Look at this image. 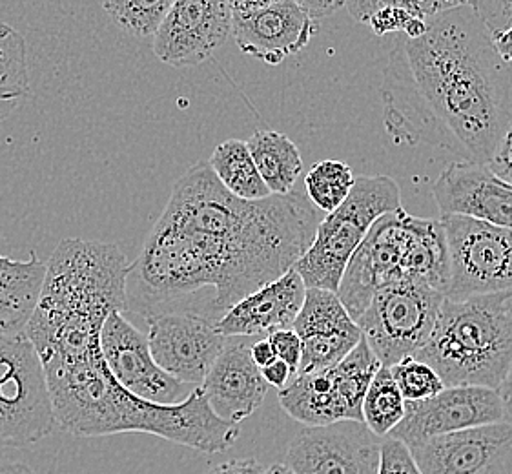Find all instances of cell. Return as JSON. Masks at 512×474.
I'll return each mask as SVG.
<instances>
[{"label": "cell", "mask_w": 512, "mask_h": 474, "mask_svg": "<svg viewBox=\"0 0 512 474\" xmlns=\"http://www.w3.org/2000/svg\"><path fill=\"white\" fill-rule=\"evenodd\" d=\"M323 219L307 196L290 192L245 201L232 196L208 161L175 181L126 281L128 310L144 318L203 289L216 290L210 320L276 281L305 254Z\"/></svg>", "instance_id": "1"}, {"label": "cell", "mask_w": 512, "mask_h": 474, "mask_svg": "<svg viewBox=\"0 0 512 474\" xmlns=\"http://www.w3.org/2000/svg\"><path fill=\"white\" fill-rule=\"evenodd\" d=\"M381 97L392 141L487 165L512 124V62L465 4L429 17L418 39L394 41Z\"/></svg>", "instance_id": "2"}, {"label": "cell", "mask_w": 512, "mask_h": 474, "mask_svg": "<svg viewBox=\"0 0 512 474\" xmlns=\"http://www.w3.org/2000/svg\"><path fill=\"white\" fill-rule=\"evenodd\" d=\"M55 423L84 438L119 433L155 434L201 453H225L239 438V425L217 418L205 392L195 387L185 402L161 405L126 391L108 371L101 345L42 360Z\"/></svg>", "instance_id": "3"}, {"label": "cell", "mask_w": 512, "mask_h": 474, "mask_svg": "<svg viewBox=\"0 0 512 474\" xmlns=\"http://www.w3.org/2000/svg\"><path fill=\"white\" fill-rule=\"evenodd\" d=\"M128 274L130 263L117 245L62 239L24 329L41 361L99 347L106 318L128 310Z\"/></svg>", "instance_id": "4"}, {"label": "cell", "mask_w": 512, "mask_h": 474, "mask_svg": "<svg viewBox=\"0 0 512 474\" xmlns=\"http://www.w3.org/2000/svg\"><path fill=\"white\" fill-rule=\"evenodd\" d=\"M511 298L443 299L431 336L414 358L431 365L445 387L496 391L512 365Z\"/></svg>", "instance_id": "5"}, {"label": "cell", "mask_w": 512, "mask_h": 474, "mask_svg": "<svg viewBox=\"0 0 512 474\" xmlns=\"http://www.w3.org/2000/svg\"><path fill=\"white\" fill-rule=\"evenodd\" d=\"M401 208L400 186L387 176L354 179L349 197L319 221L316 236L294 270L307 289L338 292L339 281L379 217Z\"/></svg>", "instance_id": "6"}, {"label": "cell", "mask_w": 512, "mask_h": 474, "mask_svg": "<svg viewBox=\"0 0 512 474\" xmlns=\"http://www.w3.org/2000/svg\"><path fill=\"white\" fill-rule=\"evenodd\" d=\"M41 358L24 332L0 338V451L37 444L55 429Z\"/></svg>", "instance_id": "7"}, {"label": "cell", "mask_w": 512, "mask_h": 474, "mask_svg": "<svg viewBox=\"0 0 512 474\" xmlns=\"http://www.w3.org/2000/svg\"><path fill=\"white\" fill-rule=\"evenodd\" d=\"M381 369L376 354L361 338L356 349L338 365L321 371L299 372L279 391L285 413L305 427L363 422V398Z\"/></svg>", "instance_id": "8"}, {"label": "cell", "mask_w": 512, "mask_h": 474, "mask_svg": "<svg viewBox=\"0 0 512 474\" xmlns=\"http://www.w3.org/2000/svg\"><path fill=\"white\" fill-rule=\"evenodd\" d=\"M445 296L418 281H396L378 290L359 316L363 340L381 367L414 358L427 343Z\"/></svg>", "instance_id": "9"}, {"label": "cell", "mask_w": 512, "mask_h": 474, "mask_svg": "<svg viewBox=\"0 0 512 474\" xmlns=\"http://www.w3.org/2000/svg\"><path fill=\"white\" fill-rule=\"evenodd\" d=\"M449 250L451 301L511 294L512 230L469 216H441Z\"/></svg>", "instance_id": "10"}, {"label": "cell", "mask_w": 512, "mask_h": 474, "mask_svg": "<svg viewBox=\"0 0 512 474\" xmlns=\"http://www.w3.org/2000/svg\"><path fill=\"white\" fill-rule=\"evenodd\" d=\"M405 216L407 212L398 208L379 217L343 272L336 294L354 321L378 290L405 279Z\"/></svg>", "instance_id": "11"}, {"label": "cell", "mask_w": 512, "mask_h": 474, "mask_svg": "<svg viewBox=\"0 0 512 474\" xmlns=\"http://www.w3.org/2000/svg\"><path fill=\"white\" fill-rule=\"evenodd\" d=\"M496 422H503L498 392L471 385L445 387L427 400L407 402L403 420L387 438L412 449L436 436Z\"/></svg>", "instance_id": "12"}, {"label": "cell", "mask_w": 512, "mask_h": 474, "mask_svg": "<svg viewBox=\"0 0 512 474\" xmlns=\"http://www.w3.org/2000/svg\"><path fill=\"white\" fill-rule=\"evenodd\" d=\"M146 321L155 363L185 385H201L225 349L214 321L194 312H164Z\"/></svg>", "instance_id": "13"}, {"label": "cell", "mask_w": 512, "mask_h": 474, "mask_svg": "<svg viewBox=\"0 0 512 474\" xmlns=\"http://www.w3.org/2000/svg\"><path fill=\"white\" fill-rule=\"evenodd\" d=\"M381 442L363 422L307 427L288 447L287 465L296 474H378Z\"/></svg>", "instance_id": "14"}, {"label": "cell", "mask_w": 512, "mask_h": 474, "mask_svg": "<svg viewBox=\"0 0 512 474\" xmlns=\"http://www.w3.org/2000/svg\"><path fill=\"white\" fill-rule=\"evenodd\" d=\"M113 312L101 329V352L108 371L126 391L146 402L177 405L192 391L155 363L148 338L123 316Z\"/></svg>", "instance_id": "15"}, {"label": "cell", "mask_w": 512, "mask_h": 474, "mask_svg": "<svg viewBox=\"0 0 512 474\" xmlns=\"http://www.w3.org/2000/svg\"><path fill=\"white\" fill-rule=\"evenodd\" d=\"M232 37V11L226 0H175L154 33V53L174 68L208 61Z\"/></svg>", "instance_id": "16"}, {"label": "cell", "mask_w": 512, "mask_h": 474, "mask_svg": "<svg viewBox=\"0 0 512 474\" xmlns=\"http://www.w3.org/2000/svg\"><path fill=\"white\" fill-rule=\"evenodd\" d=\"M421 474H512V425L489 423L409 449Z\"/></svg>", "instance_id": "17"}, {"label": "cell", "mask_w": 512, "mask_h": 474, "mask_svg": "<svg viewBox=\"0 0 512 474\" xmlns=\"http://www.w3.org/2000/svg\"><path fill=\"white\" fill-rule=\"evenodd\" d=\"M292 329L303 343L297 374L338 365L363 338L338 294L323 289H307Z\"/></svg>", "instance_id": "18"}, {"label": "cell", "mask_w": 512, "mask_h": 474, "mask_svg": "<svg viewBox=\"0 0 512 474\" xmlns=\"http://www.w3.org/2000/svg\"><path fill=\"white\" fill-rule=\"evenodd\" d=\"M432 196L441 216H469L512 230V185L487 165L452 163L432 183Z\"/></svg>", "instance_id": "19"}, {"label": "cell", "mask_w": 512, "mask_h": 474, "mask_svg": "<svg viewBox=\"0 0 512 474\" xmlns=\"http://www.w3.org/2000/svg\"><path fill=\"white\" fill-rule=\"evenodd\" d=\"M254 340L226 338L225 349L199 385L210 409L225 422L239 425L265 402L268 383L250 354Z\"/></svg>", "instance_id": "20"}, {"label": "cell", "mask_w": 512, "mask_h": 474, "mask_svg": "<svg viewBox=\"0 0 512 474\" xmlns=\"http://www.w3.org/2000/svg\"><path fill=\"white\" fill-rule=\"evenodd\" d=\"M314 33V19L294 0L232 19V37L239 50L270 66L305 50Z\"/></svg>", "instance_id": "21"}, {"label": "cell", "mask_w": 512, "mask_h": 474, "mask_svg": "<svg viewBox=\"0 0 512 474\" xmlns=\"http://www.w3.org/2000/svg\"><path fill=\"white\" fill-rule=\"evenodd\" d=\"M307 287L294 268L276 281L239 299L214 321L225 338H261L281 329H292L303 305Z\"/></svg>", "instance_id": "22"}, {"label": "cell", "mask_w": 512, "mask_h": 474, "mask_svg": "<svg viewBox=\"0 0 512 474\" xmlns=\"http://www.w3.org/2000/svg\"><path fill=\"white\" fill-rule=\"evenodd\" d=\"M46 263L35 250L28 261L0 256V338L24 332L41 296Z\"/></svg>", "instance_id": "23"}, {"label": "cell", "mask_w": 512, "mask_h": 474, "mask_svg": "<svg viewBox=\"0 0 512 474\" xmlns=\"http://www.w3.org/2000/svg\"><path fill=\"white\" fill-rule=\"evenodd\" d=\"M246 146L270 194L294 192L297 177L303 172V159L290 137L274 130H259L248 137Z\"/></svg>", "instance_id": "24"}, {"label": "cell", "mask_w": 512, "mask_h": 474, "mask_svg": "<svg viewBox=\"0 0 512 474\" xmlns=\"http://www.w3.org/2000/svg\"><path fill=\"white\" fill-rule=\"evenodd\" d=\"M214 176L225 186L232 196L245 201H259L272 196L267 185L257 172L254 157L250 154L246 141L228 139L217 146L212 157L208 159Z\"/></svg>", "instance_id": "25"}, {"label": "cell", "mask_w": 512, "mask_h": 474, "mask_svg": "<svg viewBox=\"0 0 512 474\" xmlns=\"http://www.w3.org/2000/svg\"><path fill=\"white\" fill-rule=\"evenodd\" d=\"M30 95L26 41L15 28L0 22V123Z\"/></svg>", "instance_id": "26"}, {"label": "cell", "mask_w": 512, "mask_h": 474, "mask_svg": "<svg viewBox=\"0 0 512 474\" xmlns=\"http://www.w3.org/2000/svg\"><path fill=\"white\" fill-rule=\"evenodd\" d=\"M405 398L401 396L389 367H381L372 378L363 398V423L378 438H387L405 416Z\"/></svg>", "instance_id": "27"}, {"label": "cell", "mask_w": 512, "mask_h": 474, "mask_svg": "<svg viewBox=\"0 0 512 474\" xmlns=\"http://www.w3.org/2000/svg\"><path fill=\"white\" fill-rule=\"evenodd\" d=\"M352 168L341 161H319L305 177L308 201L323 214H330L349 197L354 186Z\"/></svg>", "instance_id": "28"}, {"label": "cell", "mask_w": 512, "mask_h": 474, "mask_svg": "<svg viewBox=\"0 0 512 474\" xmlns=\"http://www.w3.org/2000/svg\"><path fill=\"white\" fill-rule=\"evenodd\" d=\"M175 0H103L106 15L115 26L134 35L150 37L161 26Z\"/></svg>", "instance_id": "29"}, {"label": "cell", "mask_w": 512, "mask_h": 474, "mask_svg": "<svg viewBox=\"0 0 512 474\" xmlns=\"http://www.w3.org/2000/svg\"><path fill=\"white\" fill-rule=\"evenodd\" d=\"M389 371L405 402H421L445 389V383L441 382L438 372L425 361L416 358L398 361L389 367Z\"/></svg>", "instance_id": "30"}, {"label": "cell", "mask_w": 512, "mask_h": 474, "mask_svg": "<svg viewBox=\"0 0 512 474\" xmlns=\"http://www.w3.org/2000/svg\"><path fill=\"white\" fill-rule=\"evenodd\" d=\"M469 4V0H347L345 8L358 22L367 24L376 11L383 8H403L418 17L429 19L443 11Z\"/></svg>", "instance_id": "31"}, {"label": "cell", "mask_w": 512, "mask_h": 474, "mask_svg": "<svg viewBox=\"0 0 512 474\" xmlns=\"http://www.w3.org/2000/svg\"><path fill=\"white\" fill-rule=\"evenodd\" d=\"M367 24L378 37L400 33L409 39H418L427 28V19L418 17L403 8H383L376 11Z\"/></svg>", "instance_id": "32"}, {"label": "cell", "mask_w": 512, "mask_h": 474, "mask_svg": "<svg viewBox=\"0 0 512 474\" xmlns=\"http://www.w3.org/2000/svg\"><path fill=\"white\" fill-rule=\"evenodd\" d=\"M378 474H421L409 447L392 438L381 442V464Z\"/></svg>", "instance_id": "33"}, {"label": "cell", "mask_w": 512, "mask_h": 474, "mask_svg": "<svg viewBox=\"0 0 512 474\" xmlns=\"http://www.w3.org/2000/svg\"><path fill=\"white\" fill-rule=\"evenodd\" d=\"M492 35H498L512 26V0H469Z\"/></svg>", "instance_id": "34"}, {"label": "cell", "mask_w": 512, "mask_h": 474, "mask_svg": "<svg viewBox=\"0 0 512 474\" xmlns=\"http://www.w3.org/2000/svg\"><path fill=\"white\" fill-rule=\"evenodd\" d=\"M267 340L274 347L277 360L285 361L294 374L299 371L303 358V343L294 329H281L268 334Z\"/></svg>", "instance_id": "35"}, {"label": "cell", "mask_w": 512, "mask_h": 474, "mask_svg": "<svg viewBox=\"0 0 512 474\" xmlns=\"http://www.w3.org/2000/svg\"><path fill=\"white\" fill-rule=\"evenodd\" d=\"M487 168L494 176L512 185V124L507 134L503 135L502 143L496 148L491 161L487 163Z\"/></svg>", "instance_id": "36"}, {"label": "cell", "mask_w": 512, "mask_h": 474, "mask_svg": "<svg viewBox=\"0 0 512 474\" xmlns=\"http://www.w3.org/2000/svg\"><path fill=\"white\" fill-rule=\"evenodd\" d=\"M265 471L267 469L254 458H245V460H230V462L214 465L203 474H265Z\"/></svg>", "instance_id": "37"}, {"label": "cell", "mask_w": 512, "mask_h": 474, "mask_svg": "<svg viewBox=\"0 0 512 474\" xmlns=\"http://www.w3.org/2000/svg\"><path fill=\"white\" fill-rule=\"evenodd\" d=\"M294 2L299 4L316 21V19L330 17L336 11L345 8L347 0H294Z\"/></svg>", "instance_id": "38"}, {"label": "cell", "mask_w": 512, "mask_h": 474, "mask_svg": "<svg viewBox=\"0 0 512 474\" xmlns=\"http://www.w3.org/2000/svg\"><path fill=\"white\" fill-rule=\"evenodd\" d=\"M261 374L268 383V387H276L277 391H281L283 387H287L290 378L294 376L292 369L288 367L285 361L274 360L267 367L261 369Z\"/></svg>", "instance_id": "39"}, {"label": "cell", "mask_w": 512, "mask_h": 474, "mask_svg": "<svg viewBox=\"0 0 512 474\" xmlns=\"http://www.w3.org/2000/svg\"><path fill=\"white\" fill-rule=\"evenodd\" d=\"M279 2H283V0H226L228 8L232 11V19L265 10V8H270V6L279 4Z\"/></svg>", "instance_id": "40"}, {"label": "cell", "mask_w": 512, "mask_h": 474, "mask_svg": "<svg viewBox=\"0 0 512 474\" xmlns=\"http://www.w3.org/2000/svg\"><path fill=\"white\" fill-rule=\"evenodd\" d=\"M250 354H252V360H254L259 369H263V367L270 365L272 361L277 360L274 347L270 345V341L267 338H256V340L252 341Z\"/></svg>", "instance_id": "41"}, {"label": "cell", "mask_w": 512, "mask_h": 474, "mask_svg": "<svg viewBox=\"0 0 512 474\" xmlns=\"http://www.w3.org/2000/svg\"><path fill=\"white\" fill-rule=\"evenodd\" d=\"M496 392H498L500 402H502L503 420L512 425V365Z\"/></svg>", "instance_id": "42"}, {"label": "cell", "mask_w": 512, "mask_h": 474, "mask_svg": "<svg viewBox=\"0 0 512 474\" xmlns=\"http://www.w3.org/2000/svg\"><path fill=\"white\" fill-rule=\"evenodd\" d=\"M0 474H37L30 465L21 464V462H10V464H0Z\"/></svg>", "instance_id": "43"}, {"label": "cell", "mask_w": 512, "mask_h": 474, "mask_svg": "<svg viewBox=\"0 0 512 474\" xmlns=\"http://www.w3.org/2000/svg\"><path fill=\"white\" fill-rule=\"evenodd\" d=\"M265 474H296L287 464H276L272 465V467H268Z\"/></svg>", "instance_id": "44"}]
</instances>
